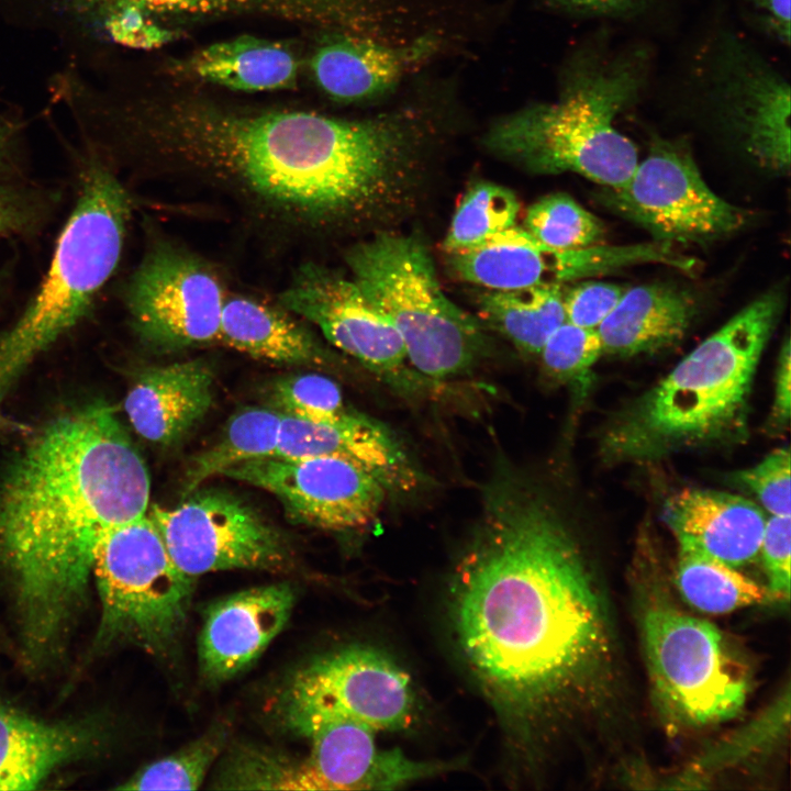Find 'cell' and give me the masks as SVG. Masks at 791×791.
<instances>
[{
  "instance_id": "1",
  "label": "cell",
  "mask_w": 791,
  "mask_h": 791,
  "mask_svg": "<svg viewBox=\"0 0 791 791\" xmlns=\"http://www.w3.org/2000/svg\"><path fill=\"white\" fill-rule=\"evenodd\" d=\"M452 604L469 666L526 732L605 721L623 686L613 614L542 497L515 486L491 494L457 565Z\"/></svg>"
},
{
  "instance_id": "2",
  "label": "cell",
  "mask_w": 791,
  "mask_h": 791,
  "mask_svg": "<svg viewBox=\"0 0 791 791\" xmlns=\"http://www.w3.org/2000/svg\"><path fill=\"white\" fill-rule=\"evenodd\" d=\"M149 490L143 458L104 402L55 415L11 454L0 475V570L30 667L65 651L99 538L146 514Z\"/></svg>"
},
{
  "instance_id": "3",
  "label": "cell",
  "mask_w": 791,
  "mask_h": 791,
  "mask_svg": "<svg viewBox=\"0 0 791 791\" xmlns=\"http://www.w3.org/2000/svg\"><path fill=\"white\" fill-rule=\"evenodd\" d=\"M434 107L365 120L279 112L209 121L202 155L271 205L308 220L379 215L406 192L433 132Z\"/></svg>"
},
{
  "instance_id": "4",
  "label": "cell",
  "mask_w": 791,
  "mask_h": 791,
  "mask_svg": "<svg viewBox=\"0 0 791 791\" xmlns=\"http://www.w3.org/2000/svg\"><path fill=\"white\" fill-rule=\"evenodd\" d=\"M782 297H758L683 357L613 422L602 452L614 460L646 461L681 448L737 439Z\"/></svg>"
},
{
  "instance_id": "5",
  "label": "cell",
  "mask_w": 791,
  "mask_h": 791,
  "mask_svg": "<svg viewBox=\"0 0 791 791\" xmlns=\"http://www.w3.org/2000/svg\"><path fill=\"white\" fill-rule=\"evenodd\" d=\"M131 199L100 161L86 167L49 267L18 320L0 334V437L19 431L5 402L33 361L90 313L119 265Z\"/></svg>"
},
{
  "instance_id": "6",
  "label": "cell",
  "mask_w": 791,
  "mask_h": 791,
  "mask_svg": "<svg viewBox=\"0 0 791 791\" xmlns=\"http://www.w3.org/2000/svg\"><path fill=\"white\" fill-rule=\"evenodd\" d=\"M640 71L628 59L588 60L554 102L526 105L491 124L494 155L538 175L573 172L614 189L632 175L637 148L614 125L636 96Z\"/></svg>"
},
{
  "instance_id": "7",
  "label": "cell",
  "mask_w": 791,
  "mask_h": 791,
  "mask_svg": "<svg viewBox=\"0 0 791 791\" xmlns=\"http://www.w3.org/2000/svg\"><path fill=\"white\" fill-rule=\"evenodd\" d=\"M345 259L352 279L397 328L408 361L422 377H459L484 358L489 345L481 324L445 296L419 237L378 232L352 246Z\"/></svg>"
},
{
  "instance_id": "8",
  "label": "cell",
  "mask_w": 791,
  "mask_h": 791,
  "mask_svg": "<svg viewBox=\"0 0 791 791\" xmlns=\"http://www.w3.org/2000/svg\"><path fill=\"white\" fill-rule=\"evenodd\" d=\"M635 600L650 690L667 723L702 728L736 717L750 677L721 631L678 606L659 580L640 581Z\"/></svg>"
},
{
  "instance_id": "9",
  "label": "cell",
  "mask_w": 791,
  "mask_h": 791,
  "mask_svg": "<svg viewBox=\"0 0 791 791\" xmlns=\"http://www.w3.org/2000/svg\"><path fill=\"white\" fill-rule=\"evenodd\" d=\"M101 613L96 650L132 646L164 657L185 631L193 578L174 562L152 517L107 530L92 564Z\"/></svg>"
},
{
  "instance_id": "10",
  "label": "cell",
  "mask_w": 791,
  "mask_h": 791,
  "mask_svg": "<svg viewBox=\"0 0 791 791\" xmlns=\"http://www.w3.org/2000/svg\"><path fill=\"white\" fill-rule=\"evenodd\" d=\"M279 712L297 733L325 720H349L376 732L409 727L414 695L408 673L385 653L350 645L310 660L292 673Z\"/></svg>"
},
{
  "instance_id": "11",
  "label": "cell",
  "mask_w": 791,
  "mask_h": 791,
  "mask_svg": "<svg viewBox=\"0 0 791 791\" xmlns=\"http://www.w3.org/2000/svg\"><path fill=\"white\" fill-rule=\"evenodd\" d=\"M149 516L176 566L191 578L232 569L281 571L291 564L282 534L227 491L198 488L175 508L154 505Z\"/></svg>"
},
{
  "instance_id": "12",
  "label": "cell",
  "mask_w": 791,
  "mask_h": 791,
  "mask_svg": "<svg viewBox=\"0 0 791 791\" xmlns=\"http://www.w3.org/2000/svg\"><path fill=\"white\" fill-rule=\"evenodd\" d=\"M225 297L209 264L168 243L148 249L124 290L134 332L158 350L219 342Z\"/></svg>"
},
{
  "instance_id": "13",
  "label": "cell",
  "mask_w": 791,
  "mask_h": 791,
  "mask_svg": "<svg viewBox=\"0 0 791 791\" xmlns=\"http://www.w3.org/2000/svg\"><path fill=\"white\" fill-rule=\"evenodd\" d=\"M672 246L655 239L632 245L599 244L559 249L541 243L524 227L513 225L471 248L447 255L459 279L488 290H513L564 285L640 264L690 270L693 259Z\"/></svg>"
},
{
  "instance_id": "14",
  "label": "cell",
  "mask_w": 791,
  "mask_h": 791,
  "mask_svg": "<svg viewBox=\"0 0 791 791\" xmlns=\"http://www.w3.org/2000/svg\"><path fill=\"white\" fill-rule=\"evenodd\" d=\"M609 193L615 210L656 241L671 244L712 241L737 231L746 220L708 186L684 149L668 143L654 146Z\"/></svg>"
},
{
  "instance_id": "15",
  "label": "cell",
  "mask_w": 791,
  "mask_h": 791,
  "mask_svg": "<svg viewBox=\"0 0 791 791\" xmlns=\"http://www.w3.org/2000/svg\"><path fill=\"white\" fill-rule=\"evenodd\" d=\"M221 476L268 491L291 522L330 531L368 526L389 491L368 469L324 456L275 455L236 465Z\"/></svg>"
},
{
  "instance_id": "16",
  "label": "cell",
  "mask_w": 791,
  "mask_h": 791,
  "mask_svg": "<svg viewBox=\"0 0 791 791\" xmlns=\"http://www.w3.org/2000/svg\"><path fill=\"white\" fill-rule=\"evenodd\" d=\"M279 304L319 327L336 348L388 379L405 376L400 334L353 279L316 264L300 267Z\"/></svg>"
},
{
  "instance_id": "17",
  "label": "cell",
  "mask_w": 791,
  "mask_h": 791,
  "mask_svg": "<svg viewBox=\"0 0 791 791\" xmlns=\"http://www.w3.org/2000/svg\"><path fill=\"white\" fill-rule=\"evenodd\" d=\"M376 731L349 720H325L300 734L309 738L305 758L294 760L292 790H392L458 768V761H424L401 749H380Z\"/></svg>"
},
{
  "instance_id": "18",
  "label": "cell",
  "mask_w": 791,
  "mask_h": 791,
  "mask_svg": "<svg viewBox=\"0 0 791 791\" xmlns=\"http://www.w3.org/2000/svg\"><path fill=\"white\" fill-rule=\"evenodd\" d=\"M296 595L287 583L243 590L212 603L199 637L205 679L227 680L248 667L290 619Z\"/></svg>"
},
{
  "instance_id": "19",
  "label": "cell",
  "mask_w": 791,
  "mask_h": 791,
  "mask_svg": "<svg viewBox=\"0 0 791 791\" xmlns=\"http://www.w3.org/2000/svg\"><path fill=\"white\" fill-rule=\"evenodd\" d=\"M105 739L96 717L45 721L0 702V791L36 789L62 767L97 755Z\"/></svg>"
},
{
  "instance_id": "20",
  "label": "cell",
  "mask_w": 791,
  "mask_h": 791,
  "mask_svg": "<svg viewBox=\"0 0 791 791\" xmlns=\"http://www.w3.org/2000/svg\"><path fill=\"white\" fill-rule=\"evenodd\" d=\"M275 455L341 458L368 469L393 491L410 490L417 481L415 467L393 434L353 409L331 422L282 414Z\"/></svg>"
},
{
  "instance_id": "21",
  "label": "cell",
  "mask_w": 791,
  "mask_h": 791,
  "mask_svg": "<svg viewBox=\"0 0 791 791\" xmlns=\"http://www.w3.org/2000/svg\"><path fill=\"white\" fill-rule=\"evenodd\" d=\"M664 519L678 546L734 568L759 556L767 521L761 508L744 497L694 488L673 494L666 503Z\"/></svg>"
},
{
  "instance_id": "22",
  "label": "cell",
  "mask_w": 791,
  "mask_h": 791,
  "mask_svg": "<svg viewBox=\"0 0 791 791\" xmlns=\"http://www.w3.org/2000/svg\"><path fill=\"white\" fill-rule=\"evenodd\" d=\"M213 383V369L203 359L145 368L126 393V416L146 441L176 445L208 413Z\"/></svg>"
},
{
  "instance_id": "23",
  "label": "cell",
  "mask_w": 791,
  "mask_h": 791,
  "mask_svg": "<svg viewBox=\"0 0 791 791\" xmlns=\"http://www.w3.org/2000/svg\"><path fill=\"white\" fill-rule=\"evenodd\" d=\"M694 313V300L675 287L650 283L625 289L597 327L603 353L631 357L667 348L683 338Z\"/></svg>"
},
{
  "instance_id": "24",
  "label": "cell",
  "mask_w": 791,
  "mask_h": 791,
  "mask_svg": "<svg viewBox=\"0 0 791 791\" xmlns=\"http://www.w3.org/2000/svg\"><path fill=\"white\" fill-rule=\"evenodd\" d=\"M219 342L279 365L325 366L333 360L327 349L288 310L243 294L225 297Z\"/></svg>"
},
{
  "instance_id": "25",
  "label": "cell",
  "mask_w": 791,
  "mask_h": 791,
  "mask_svg": "<svg viewBox=\"0 0 791 791\" xmlns=\"http://www.w3.org/2000/svg\"><path fill=\"white\" fill-rule=\"evenodd\" d=\"M424 57L413 49L343 34L315 52L311 69L328 97L350 103L385 96L396 88L410 64Z\"/></svg>"
},
{
  "instance_id": "26",
  "label": "cell",
  "mask_w": 791,
  "mask_h": 791,
  "mask_svg": "<svg viewBox=\"0 0 791 791\" xmlns=\"http://www.w3.org/2000/svg\"><path fill=\"white\" fill-rule=\"evenodd\" d=\"M733 118L747 152L762 167L786 171L790 166V87L772 70L750 65L727 81Z\"/></svg>"
},
{
  "instance_id": "27",
  "label": "cell",
  "mask_w": 791,
  "mask_h": 791,
  "mask_svg": "<svg viewBox=\"0 0 791 791\" xmlns=\"http://www.w3.org/2000/svg\"><path fill=\"white\" fill-rule=\"evenodd\" d=\"M193 70L230 89L271 91L294 83L298 60L280 43L245 35L204 48L196 56Z\"/></svg>"
},
{
  "instance_id": "28",
  "label": "cell",
  "mask_w": 791,
  "mask_h": 791,
  "mask_svg": "<svg viewBox=\"0 0 791 791\" xmlns=\"http://www.w3.org/2000/svg\"><path fill=\"white\" fill-rule=\"evenodd\" d=\"M564 290V285L488 290L479 297V311L486 323L519 352L538 356L566 321Z\"/></svg>"
},
{
  "instance_id": "29",
  "label": "cell",
  "mask_w": 791,
  "mask_h": 791,
  "mask_svg": "<svg viewBox=\"0 0 791 791\" xmlns=\"http://www.w3.org/2000/svg\"><path fill=\"white\" fill-rule=\"evenodd\" d=\"M281 416L271 406H247L234 413L220 439L189 463L182 482V497L231 467L274 456L279 444Z\"/></svg>"
},
{
  "instance_id": "30",
  "label": "cell",
  "mask_w": 791,
  "mask_h": 791,
  "mask_svg": "<svg viewBox=\"0 0 791 791\" xmlns=\"http://www.w3.org/2000/svg\"><path fill=\"white\" fill-rule=\"evenodd\" d=\"M675 580L684 601L710 614L729 613L769 599L766 587L736 568L683 546H678Z\"/></svg>"
},
{
  "instance_id": "31",
  "label": "cell",
  "mask_w": 791,
  "mask_h": 791,
  "mask_svg": "<svg viewBox=\"0 0 791 791\" xmlns=\"http://www.w3.org/2000/svg\"><path fill=\"white\" fill-rule=\"evenodd\" d=\"M56 201L55 193L30 175L10 130L0 125V239L37 233L49 220Z\"/></svg>"
},
{
  "instance_id": "32",
  "label": "cell",
  "mask_w": 791,
  "mask_h": 791,
  "mask_svg": "<svg viewBox=\"0 0 791 791\" xmlns=\"http://www.w3.org/2000/svg\"><path fill=\"white\" fill-rule=\"evenodd\" d=\"M520 211L516 196L492 182L472 186L458 205L443 247L447 254L471 248L515 225Z\"/></svg>"
},
{
  "instance_id": "33",
  "label": "cell",
  "mask_w": 791,
  "mask_h": 791,
  "mask_svg": "<svg viewBox=\"0 0 791 791\" xmlns=\"http://www.w3.org/2000/svg\"><path fill=\"white\" fill-rule=\"evenodd\" d=\"M524 229L541 243L559 249L599 245L604 238L603 223L566 193H552L533 203Z\"/></svg>"
},
{
  "instance_id": "34",
  "label": "cell",
  "mask_w": 791,
  "mask_h": 791,
  "mask_svg": "<svg viewBox=\"0 0 791 791\" xmlns=\"http://www.w3.org/2000/svg\"><path fill=\"white\" fill-rule=\"evenodd\" d=\"M226 740L216 727L172 755L142 768L120 790H197L203 783Z\"/></svg>"
},
{
  "instance_id": "35",
  "label": "cell",
  "mask_w": 791,
  "mask_h": 791,
  "mask_svg": "<svg viewBox=\"0 0 791 791\" xmlns=\"http://www.w3.org/2000/svg\"><path fill=\"white\" fill-rule=\"evenodd\" d=\"M270 406L283 415L314 422H331L350 409L344 403L339 387L319 374H294L274 381L269 390Z\"/></svg>"
},
{
  "instance_id": "36",
  "label": "cell",
  "mask_w": 791,
  "mask_h": 791,
  "mask_svg": "<svg viewBox=\"0 0 791 791\" xmlns=\"http://www.w3.org/2000/svg\"><path fill=\"white\" fill-rule=\"evenodd\" d=\"M602 354L597 328L565 321L549 336L538 356L545 374L553 379L582 383Z\"/></svg>"
},
{
  "instance_id": "37",
  "label": "cell",
  "mask_w": 791,
  "mask_h": 791,
  "mask_svg": "<svg viewBox=\"0 0 791 791\" xmlns=\"http://www.w3.org/2000/svg\"><path fill=\"white\" fill-rule=\"evenodd\" d=\"M789 724V690L765 713L745 728L702 756L694 766L698 773H709L733 766L754 753L764 751L779 739Z\"/></svg>"
},
{
  "instance_id": "38",
  "label": "cell",
  "mask_w": 791,
  "mask_h": 791,
  "mask_svg": "<svg viewBox=\"0 0 791 791\" xmlns=\"http://www.w3.org/2000/svg\"><path fill=\"white\" fill-rule=\"evenodd\" d=\"M790 449L779 447L757 465L739 470L736 482L754 493L770 515L791 516Z\"/></svg>"
},
{
  "instance_id": "39",
  "label": "cell",
  "mask_w": 791,
  "mask_h": 791,
  "mask_svg": "<svg viewBox=\"0 0 791 791\" xmlns=\"http://www.w3.org/2000/svg\"><path fill=\"white\" fill-rule=\"evenodd\" d=\"M791 516L770 515L765 525L759 555L767 578L768 597L775 601L790 599Z\"/></svg>"
},
{
  "instance_id": "40",
  "label": "cell",
  "mask_w": 791,
  "mask_h": 791,
  "mask_svg": "<svg viewBox=\"0 0 791 791\" xmlns=\"http://www.w3.org/2000/svg\"><path fill=\"white\" fill-rule=\"evenodd\" d=\"M625 289L611 282L584 281L564 290L566 321L597 328L616 307Z\"/></svg>"
},
{
  "instance_id": "41",
  "label": "cell",
  "mask_w": 791,
  "mask_h": 791,
  "mask_svg": "<svg viewBox=\"0 0 791 791\" xmlns=\"http://www.w3.org/2000/svg\"><path fill=\"white\" fill-rule=\"evenodd\" d=\"M131 3L119 9L108 22V29L114 41L138 48H154L166 44L172 33L155 24L146 16L141 3Z\"/></svg>"
},
{
  "instance_id": "42",
  "label": "cell",
  "mask_w": 791,
  "mask_h": 791,
  "mask_svg": "<svg viewBox=\"0 0 791 791\" xmlns=\"http://www.w3.org/2000/svg\"><path fill=\"white\" fill-rule=\"evenodd\" d=\"M147 7L172 10H211L241 4H255L286 10H307L333 20L339 13L344 0H127Z\"/></svg>"
},
{
  "instance_id": "43",
  "label": "cell",
  "mask_w": 791,
  "mask_h": 791,
  "mask_svg": "<svg viewBox=\"0 0 791 791\" xmlns=\"http://www.w3.org/2000/svg\"><path fill=\"white\" fill-rule=\"evenodd\" d=\"M791 350L787 337L779 354L775 380V398L771 412L773 427L783 428L788 424L791 412Z\"/></svg>"
},
{
  "instance_id": "44",
  "label": "cell",
  "mask_w": 791,
  "mask_h": 791,
  "mask_svg": "<svg viewBox=\"0 0 791 791\" xmlns=\"http://www.w3.org/2000/svg\"><path fill=\"white\" fill-rule=\"evenodd\" d=\"M776 33L786 42L790 40V0H754Z\"/></svg>"
},
{
  "instance_id": "45",
  "label": "cell",
  "mask_w": 791,
  "mask_h": 791,
  "mask_svg": "<svg viewBox=\"0 0 791 791\" xmlns=\"http://www.w3.org/2000/svg\"><path fill=\"white\" fill-rule=\"evenodd\" d=\"M562 3L588 11H610L631 4L635 0H560Z\"/></svg>"
}]
</instances>
